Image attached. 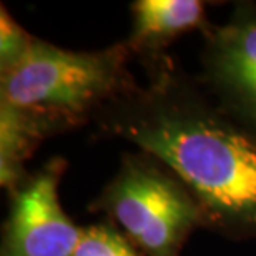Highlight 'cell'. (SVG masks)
I'll list each match as a JSON object with an SVG mask.
<instances>
[{
	"label": "cell",
	"instance_id": "6da1fadb",
	"mask_svg": "<svg viewBox=\"0 0 256 256\" xmlns=\"http://www.w3.org/2000/svg\"><path fill=\"white\" fill-rule=\"evenodd\" d=\"M95 122L168 166L196 200L204 226L232 240H256V135L228 116L163 57Z\"/></svg>",
	"mask_w": 256,
	"mask_h": 256
},
{
	"label": "cell",
	"instance_id": "7a4b0ae2",
	"mask_svg": "<svg viewBox=\"0 0 256 256\" xmlns=\"http://www.w3.org/2000/svg\"><path fill=\"white\" fill-rule=\"evenodd\" d=\"M125 42L95 52H72L35 37L12 68L0 74V114L38 143L86 124L136 85Z\"/></svg>",
	"mask_w": 256,
	"mask_h": 256
},
{
	"label": "cell",
	"instance_id": "3957f363",
	"mask_svg": "<svg viewBox=\"0 0 256 256\" xmlns=\"http://www.w3.org/2000/svg\"><path fill=\"white\" fill-rule=\"evenodd\" d=\"M90 210L104 213L143 256H180L193 230L204 226L185 183L140 150L124 156Z\"/></svg>",
	"mask_w": 256,
	"mask_h": 256
},
{
	"label": "cell",
	"instance_id": "277c9868",
	"mask_svg": "<svg viewBox=\"0 0 256 256\" xmlns=\"http://www.w3.org/2000/svg\"><path fill=\"white\" fill-rule=\"evenodd\" d=\"M66 163L52 158L8 193L0 256H74L82 228L60 202L58 186Z\"/></svg>",
	"mask_w": 256,
	"mask_h": 256
},
{
	"label": "cell",
	"instance_id": "5b68a950",
	"mask_svg": "<svg viewBox=\"0 0 256 256\" xmlns=\"http://www.w3.org/2000/svg\"><path fill=\"white\" fill-rule=\"evenodd\" d=\"M204 32L203 84L234 122L256 135V2H240L222 25Z\"/></svg>",
	"mask_w": 256,
	"mask_h": 256
},
{
	"label": "cell",
	"instance_id": "8992f818",
	"mask_svg": "<svg viewBox=\"0 0 256 256\" xmlns=\"http://www.w3.org/2000/svg\"><path fill=\"white\" fill-rule=\"evenodd\" d=\"M208 27L200 0H136L132 4V28L125 40L143 64L166 57L165 48L188 30Z\"/></svg>",
	"mask_w": 256,
	"mask_h": 256
},
{
	"label": "cell",
	"instance_id": "52a82bcc",
	"mask_svg": "<svg viewBox=\"0 0 256 256\" xmlns=\"http://www.w3.org/2000/svg\"><path fill=\"white\" fill-rule=\"evenodd\" d=\"M74 256H143L110 222L82 228Z\"/></svg>",
	"mask_w": 256,
	"mask_h": 256
},
{
	"label": "cell",
	"instance_id": "ba28073f",
	"mask_svg": "<svg viewBox=\"0 0 256 256\" xmlns=\"http://www.w3.org/2000/svg\"><path fill=\"white\" fill-rule=\"evenodd\" d=\"M34 40V35L28 34L10 15L7 7L2 5L0 8V74L12 68L30 48Z\"/></svg>",
	"mask_w": 256,
	"mask_h": 256
}]
</instances>
